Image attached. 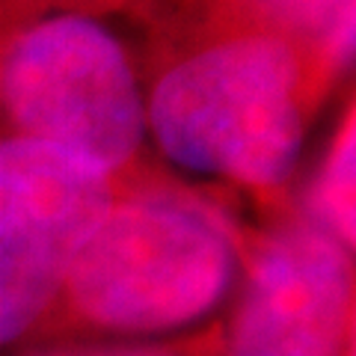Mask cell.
I'll return each mask as SVG.
<instances>
[{"mask_svg":"<svg viewBox=\"0 0 356 356\" xmlns=\"http://www.w3.org/2000/svg\"><path fill=\"white\" fill-rule=\"evenodd\" d=\"M247 229L214 196L140 172L119 184L36 339H172L238 291Z\"/></svg>","mask_w":356,"mask_h":356,"instance_id":"1","label":"cell"},{"mask_svg":"<svg viewBox=\"0 0 356 356\" xmlns=\"http://www.w3.org/2000/svg\"><path fill=\"white\" fill-rule=\"evenodd\" d=\"M321 92L324 81L294 44L217 24L152 83L146 134L184 172L238 187L276 214Z\"/></svg>","mask_w":356,"mask_h":356,"instance_id":"2","label":"cell"},{"mask_svg":"<svg viewBox=\"0 0 356 356\" xmlns=\"http://www.w3.org/2000/svg\"><path fill=\"white\" fill-rule=\"evenodd\" d=\"M0 116L9 134L63 149L116 181L137 175L146 140L125 44L86 13L36 18L0 51Z\"/></svg>","mask_w":356,"mask_h":356,"instance_id":"3","label":"cell"},{"mask_svg":"<svg viewBox=\"0 0 356 356\" xmlns=\"http://www.w3.org/2000/svg\"><path fill=\"white\" fill-rule=\"evenodd\" d=\"M119 181L74 154L0 137V350L36 339Z\"/></svg>","mask_w":356,"mask_h":356,"instance_id":"4","label":"cell"},{"mask_svg":"<svg viewBox=\"0 0 356 356\" xmlns=\"http://www.w3.org/2000/svg\"><path fill=\"white\" fill-rule=\"evenodd\" d=\"M220 356H353V252L300 214L247 229Z\"/></svg>","mask_w":356,"mask_h":356,"instance_id":"5","label":"cell"},{"mask_svg":"<svg viewBox=\"0 0 356 356\" xmlns=\"http://www.w3.org/2000/svg\"><path fill=\"white\" fill-rule=\"evenodd\" d=\"M220 24L280 36L300 51L324 86L350 65L353 0H214Z\"/></svg>","mask_w":356,"mask_h":356,"instance_id":"6","label":"cell"},{"mask_svg":"<svg viewBox=\"0 0 356 356\" xmlns=\"http://www.w3.org/2000/svg\"><path fill=\"white\" fill-rule=\"evenodd\" d=\"M353 163H356V131H353V107H348V113L341 116L324 158L318 163L315 178L309 181L300 214L350 252L356 235Z\"/></svg>","mask_w":356,"mask_h":356,"instance_id":"7","label":"cell"},{"mask_svg":"<svg viewBox=\"0 0 356 356\" xmlns=\"http://www.w3.org/2000/svg\"><path fill=\"white\" fill-rule=\"evenodd\" d=\"M18 356H220L217 321L205 330H193L172 339L149 341H60L48 348H33Z\"/></svg>","mask_w":356,"mask_h":356,"instance_id":"8","label":"cell"},{"mask_svg":"<svg viewBox=\"0 0 356 356\" xmlns=\"http://www.w3.org/2000/svg\"><path fill=\"white\" fill-rule=\"evenodd\" d=\"M63 3H72V6H110V3H122V0H63Z\"/></svg>","mask_w":356,"mask_h":356,"instance_id":"9","label":"cell"}]
</instances>
